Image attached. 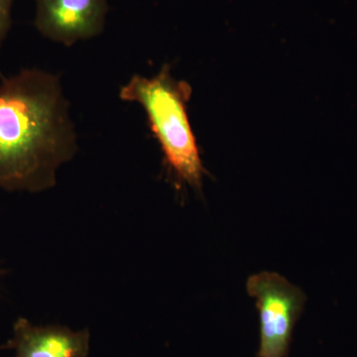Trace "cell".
<instances>
[{
  "label": "cell",
  "mask_w": 357,
  "mask_h": 357,
  "mask_svg": "<svg viewBox=\"0 0 357 357\" xmlns=\"http://www.w3.org/2000/svg\"><path fill=\"white\" fill-rule=\"evenodd\" d=\"M89 340L88 328L74 332L67 326H34L20 318L13 337L0 349H13L14 357H88Z\"/></svg>",
  "instance_id": "cell-5"
},
{
  "label": "cell",
  "mask_w": 357,
  "mask_h": 357,
  "mask_svg": "<svg viewBox=\"0 0 357 357\" xmlns=\"http://www.w3.org/2000/svg\"><path fill=\"white\" fill-rule=\"evenodd\" d=\"M246 289L259 312L260 344L256 357H287L306 296L282 275L263 271L249 277Z\"/></svg>",
  "instance_id": "cell-3"
},
{
  "label": "cell",
  "mask_w": 357,
  "mask_h": 357,
  "mask_svg": "<svg viewBox=\"0 0 357 357\" xmlns=\"http://www.w3.org/2000/svg\"><path fill=\"white\" fill-rule=\"evenodd\" d=\"M15 0H0V48L13 24V8Z\"/></svg>",
  "instance_id": "cell-6"
},
{
  "label": "cell",
  "mask_w": 357,
  "mask_h": 357,
  "mask_svg": "<svg viewBox=\"0 0 357 357\" xmlns=\"http://www.w3.org/2000/svg\"><path fill=\"white\" fill-rule=\"evenodd\" d=\"M77 134L60 79L24 69L0 84V189L40 192L75 156Z\"/></svg>",
  "instance_id": "cell-1"
},
{
  "label": "cell",
  "mask_w": 357,
  "mask_h": 357,
  "mask_svg": "<svg viewBox=\"0 0 357 357\" xmlns=\"http://www.w3.org/2000/svg\"><path fill=\"white\" fill-rule=\"evenodd\" d=\"M191 96L192 86L175 79L169 65L154 77L134 75L119 91L121 100L139 103L144 109L166 166L178 182L201 190L206 171L188 115Z\"/></svg>",
  "instance_id": "cell-2"
},
{
  "label": "cell",
  "mask_w": 357,
  "mask_h": 357,
  "mask_svg": "<svg viewBox=\"0 0 357 357\" xmlns=\"http://www.w3.org/2000/svg\"><path fill=\"white\" fill-rule=\"evenodd\" d=\"M34 26L44 38L72 47L105 30L109 0H33Z\"/></svg>",
  "instance_id": "cell-4"
}]
</instances>
